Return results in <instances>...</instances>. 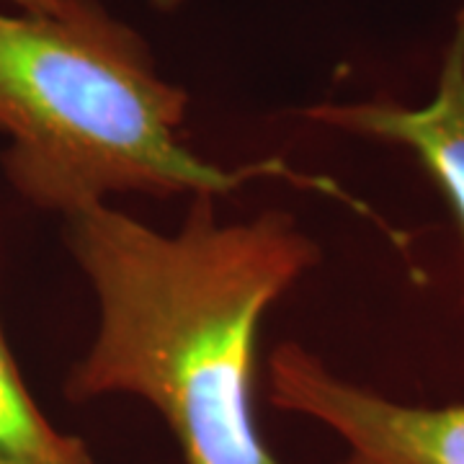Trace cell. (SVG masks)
I'll list each match as a JSON object with an SVG mask.
<instances>
[{"mask_svg":"<svg viewBox=\"0 0 464 464\" xmlns=\"http://www.w3.org/2000/svg\"><path fill=\"white\" fill-rule=\"evenodd\" d=\"M215 199L191 197L176 235L106 201L65 217L67 248L99 299V331L65 398H142L186 464H282L253 415L258 333L320 248L295 217L222 222Z\"/></svg>","mask_w":464,"mask_h":464,"instance_id":"1","label":"cell"},{"mask_svg":"<svg viewBox=\"0 0 464 464\" xmlns=\"http://www.w3.org/2000/svg\"><path fill=\"white\" fill-rule=\"evenodd\" d=\"M188 96L155 70L142 39L96 0L52 14L0 8V155L24 199L63 217L111 194H212L256 179L343 201L380 222L341 183L279 158L222 168L181 140Z\"/></svg>","mask_w":464,"mask_h":464,"instance_id":"2","label":"cell"},{"mask_svg":"<svg viewBox=\"0 0 464 464\" xmlns=\"http://www.w3.org/2000/svg\"><path fill=\"white\" fill-rule=\"evenodd\" d=\"M268 400L331 429L346 447L338 464H464V405H405L331 372L299 343L268 356Z\"/></svg>","mask_w":464,"mask_h":464,"instance_id":"3","label":"cell"},{"mask_svg":"<svg viewBox=\"0 0 464 464\" xmlns=\"http://www.w3.org/2000/svg\"><path fill=\"white\" fill-rule=\"evenodd\" d=\"M313 124L408 148L429 170L464 230V8L439 70V83L423 106L395 101L317 103L302 111Z\"/></svg>","mask_w":464,"mask_h":464,"instance_id":"4","label":"cell"},{"mask_svg":"<svg viewBox=\"0 0 464 464\" xmlns=\"http://www.w3.org/2000/svg\"><path fill=\"white\" fill-rule=\"evenodd\" d=\"M0 457L96 464L81 439L57 431L34 402L0 325Z\"/></svg>","mask_w":464,"mask_h":464,"instance_id":"5","label":"cell"},{"mask_svg":"<svg viewBox=\"0 0 464 464\" xmlns=\"http://www.w3.org/2000/svg\"><path fill=\"white\" fill-rule=\"evenodd\" d=\"M11 3L18 11H26V14H52V16H63L70 14L75 8H81L85 0H5Z\"/></svg>","mask_w":464,"mask_h":464,"instance_id":"6","label":"cell"},{"mask_svg":"<svg viewBox=\"0 0 464 464\" xmlns=\"http://www.w3.org/2000/svg\"><path fill=\"white\" fill-rule=\"evenodd\" d=\"M155 8H160V11H176L179 5H183L186 0H150Z\"/></svg>","mask_w":464,"mask_h":464,"instance_id":"7","label":"cell"},{"mask_svg":"<svg viewBox=\"0 0 464 464\" xmlns=\"http://www.w3.org/2000/svg\"><path fill=\"white\" fill-rule=\"evenodd\" d=\"M0 464H54L42 459H26V457H0Z\"/></svg>","mask_w":464,"mask_h":464,"instance_id":"8","label":"cell"}]
</instances>
